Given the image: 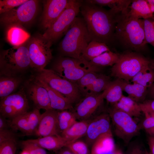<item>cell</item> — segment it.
Returning a JSON list of instances; mask_svg holds the SVG:
<instances>
[{
	"instance_id": "cell-3",
	"label": "cell",
	"mask_w": 154,
	"mask_h": 154,
	"mask_svg": "<svg viewBox=\"0 0 154 154\" xmlns=\"http://www.w3.org/2000/svg\"><path fill=\"white\" fill-rule=\"evenodd\" d=\"M91 41L84 19L77 17L60 42L59 50L64 56L82 59Z\"/></svg>"
},
{
	"instance_id": "cell-6",
	"label": "cell",
	"mask_w": 154,
	"mask_h": 154,
	"mask_svg": "<svg viewBox=\"0 0 154 154\" xmlns=\"http://www.w3.org/2000/svg\"><path fill=\"white\" fill-rule=\"evenodd\" d=\"M62 78L76 83L87 73L98 72L100 67L91 65L84 58L61 56L55 61L52 69Z\"/></svg>"
},
{
	"instance_id": "cell-49",
	"label": "cell",
	"mask_w": 154,
	"mask_h": 154,
	"mask_svg": "<svg viewBox=\"0 0 154 154\" xmlns=\"http://www.w3.org/2000/svg\"><path fill=\"white\" fill-rule=\"evenodd\" d=\"M145 130L149 136L154 137V127Z\"/></svg>"
},
{
	"instance_id": "cell-9",
	"label": "cell",
	"mask_w": 154,
	"mask_h": 154,
	"mask_svg": "<svg viewBox=\"0 0 154 154\" xmlns=\"http://www.w3.org/2000/svg\"><path fill=\"white\" fill-rule=\"evenodd\" d=\"M83 1L70 0L66 8L43 35L52 43L65 34L80 11Z\"/></svg>"
},
{
	"instance_id": "cell-45",
	"label": "cell",
	"mask_w": 154,
	"mask_h": 154,
	"mask_svg": "<svg viewBox=\"0 0 154 154\" xmlns=\"http://www.w3.org/2000/svg\"><path fill=\"white\" fill-rule=\"evenodd\" d=\"M148 144L151 154H154V137L149 136L147 139Z\"/></svg>"
},
{
	"instance_id": "cell-21",
	"label": "cell",
	"mask_w": 154,
	"mask_h": 154,
	"mask_svg": "<svg viewBox=\"0 0 154 154\" xmlns=\"http://www.w3.org/2000/svg\"><path fill=\"white\" fill-rule=\"evenodd\" d=\"M91 119L77 121L70 127L62 132L61 135L69 144L76 141L78 139L85 135Z\"/></svg>"
},
{
	"instance_id": "cell-42",
	"label": "cell",
	"mask_w": 154,
	"mask_h": 154,
	"mask_svg": "<svg viewBox=\"0 0 154 154\" xmlns=\"http://www.w3.org/2000/svg\"><path fill=\"white\" fill-rule=\"evenodd\" d=\"M143 113L145 117L141 128L146 130L154 127V112H144Z\"/></svg>"
},
{
	"instance_id": "cell-26",
	"label": "cell",
	"mask_w": 154,
	"mask_h": 154,
	"mask_svg": "<svg viewBox=\"0 0 154 154\" xmlns=\"http://www.w3.org/2000/svg\"><path fill=\"white\" fill-rule=\"evenodd\" d=\"M21 79L15 76L2 75L0 78L1 99L12 94L19 86Z\"/></svg>"
},
{
	"instance_id": "cell-16",
	"label": "cell",
	"mask_w": 154,
	"mask_h": 154,
	"mask_svg": "<svg viewBox=\"0 0 154 154\" xmlns=\"http://www.w3.org/2000/svg\"><path fill=\"white\" fill-rule=\"evenodd\" d=\"M27 91L31 99L39 109L45 110L52 109L48 92L34 77L28 83Z\"/></svg>"
},
{
	"instance_id": "cell-48",
	"label": "cell",
	"mask_w": 154,
	"mask_h": 154,
	"mask_svg": "<svg viewBox=\"0 0 154 154\" xmlns=\"http://www.w3.org/2000/svg\"><path fill=\"white\" fill-rule=\"evenodd\" d=\"M150 9L153 13H154V0H146Z\"/></svg>"
},
{
	"instance_id": "cell-25",
	"label": "cell",
	"mask_w": 154,
	"mask_h": 154,
	"mask_svg": "<svg viewBox=\"0 0 154 154\" xmlns=\"http://www.w3.org/2000/svg\"><path fill=\"white\" fill-rule=\"evenodd\" d=\"M122 80L123 91L128 94V96L139 103H142L145 100L147 88L137 83L130 84Z\"/></svg>"
},
{
	"instance_id": "cell-10",
	"label": "cell",
	"mask_w": 154,
	"mask_h": 154,
	"mask_svg": "<svg viewBox=\"0 0 154 154\" xmlns=\"http://www.w3.org/2000/svg\"><path fill=\"white\" fill-rule=\"evenodd\" d=\"M37 72L35 78L44 81L69 99L72 103L80 98L81 92L76 83L62 78L52 69L44 68Z\"/></svg>"
},
{
	"instance_id": "cell-34",
	"label": "cell",
	"mask_w": 154,
	"mask_h": 154,
	"mask_svg": "<svg viewBox=\"0 0 154 154\" xmlns=\"http://www.w3.org/2000/svg\"><path fill=\"white\" fill-rule=\"evenodd\" d=\"M99 75L97 72H91L78 80L76 83L80 92L87 95L89 88Z\"/></svg>"
},
{
	"instance_id": "cell-11",
	"label": "cell",
	"mask_w": 154,
	"mask_h": 154,
	"mask_svg": "<svg viewBox=\"0 0 154 154\" xmlns=\"http://www.w3.org/2000/svg\"><path fill=\"white\" fill-rule=\"evenodd\" d=\"M109 114L115 134L128 145L131 139L139 134L140 126L133 117L119 110L113 108Z\"/></svg>"
},
{
	"instance_id": "cell-37",
	"label": "cell",
	"mask_w": 154,
	"mask_h": 154,
	"mask_svg": "<svg viewBox=\"0 0 154 154\" xmlns=\"http://www.w3.org/2000/svg\"><path fill=\"white\" fill-rule=\"evenodd\" d=\"M66 147L74 154H91L87 144L83 141H76L68 144Z\"/></svg>"
},
{
	"instance_id": "cell-1",
	"label": "cell",
	"mask_w": 154,
	"mask_h": 154,
	"mask_svg": "<svg viewBox=\"0 0 154 154\" xmlns=\"http://www.w3.org/2000/svg\"><path fill=\"white\" fill-rule=\"evenodd\" d=\"M91 41L107 44L113 40L116 25V15L102 7L83 1L80 11Z\"/></svg>"
},
{
	"instance_id": "cell-12",
	"label": "cell",
	"mask_w": 154,
	"mask_h": 154,
	"mask_svg": "<svg viewBox=\"0 0 154 154\" xmlns=\"http://www.w3.org/2000/svg\"><path fill=\"white\" fill-rule=\"evenodd\" d=\"M29 107L25 93L21 90L1 99V115L5 118L11 119L27 112Z\"/></svg>"
},
{
	"instance_id": "cell-30",
	"label": "cell",
	"mask_w": 154,
	"mask_h": 154,
	"mask_svg": "<svg viewBox=\"0 0 154 154\" xmlns=\"http://www.w3.org/2000/svg\"><path fill=\"white\" fill-rule=\"evenodd\" d=\"M119 54L109 51L105 52L89 61L92 65L98 67L113 66L117 62Z\"/></svg>"
},
{
	"instance_id": "cell-15",
	"label": "cell",
	"mask_w": 154,
	"mask_h": 154,
	"mask_svg": "<svg viewBox=\"0 0 154 154\" xmlns=\"http://www.w3.org/2000/svg\"><path fill=\"white\" fill-rule=\"evenodd\" d=\"M70 1V0H47L43 1V10L41 24L45 30L60 15Z\"/></svg>"
},
{
	"instance_id": "cell-27",
	"label": "cell",
	"mask_w": 154,
	"mask_h": 154,
	"mask_svg": "<svg viewBox=\"0 0 154 154\" xmlns=\"http://www.w3.org/2000/svg\"><path fill=\"white\" fill-rule=\"evenodd\" d=\"M122 81L121 79L118 78L110 83L104 98L108 103L114 104L119 102L122 97L123 91Z\"/></svg>"
},
{
	"instance_id": "cell-47",
	"label": "cell",
	"mask_w": 154,
	"mask_h": 154,
	"mask_svg": "<svg viewBox=\"0 0 154 154\" xmlns=\"http://www.w3.org/2000/svg\"><path fill=\"white\" fill-rule=\"evenodd\" d=\"M58 151L57 154H74L66 147H63Z\"/></svg>"
},
{
	"instance_id": "cell-35",
	"label": "cell",
	"mask_w": 154,
	"mask_h": 154,
	"mask_svg": "<svg viewBox=\"0 0 154 154\" xmlns=\"http://www.w3.org/2000/svg\"><path fill=\"white\" fill-rule=\"evenodd\" d=\"M27 115L32 134H35L38 127L41 115L40 110L36 108L31 111L27 112Z\"/></svg>"
},
{
	"instance_id": "cell-46",
	"label": "cell",
	"mask_w": 154,
	"mask_h": 154,
	"mask_svg": "<svg viewBox=\"0 0 154 154\" xmlns=\"http://www.w3.org/2000/svg\"><path fill=\"white\" fill-rule=\"evenodd\" d=\"M4 117L0 115V130L7 129V124Z\"/></svg>"
},
{
	"instance_id": "cell-52",
	"label": "cell",
	"mask_w": 154,
	"mask_h": 154,
	"mask_svg": "<svg viewBox=\"0 0 154 154\" xmlns=\"http://www.w3.org/2000/svg\"><path fill=\"white\" fill-rule=\"evenodd\" d=\"M20 154H30V153L27 151L23 149V150Z\"/></svg>"
},
{
	"instance_id": "cell-40",
	"label": "cell",
	"mask_w": 154,
	"mask_h": 154,
	"mask_svg": "<svg viewBox=\"0 0 154 154\" xmlns=\"http://www.w3.org/2000/svg\"><path fill=\"white\" fill-rule=\"evenodd\" d=\"M17 149V144L15 138L0 143V154H15Z\"/></svg>"
},
{
	"instance_id": "cell-38",
	"label": "cell",
	"mask_w": 154,
	"mask_h": 154,
	"mask_svg": "<svg viewBox=\"0 0 154 154\" xmlns=\"http://www.w3.org/2000/svg\"><path fill=\"white\" fill-rule=\"evenodd\" d=\"M28 0H0V14L8 11L16 7L19 6Z\"/></svg>"
},
{
	"instance_id": "cell-31",
	"label": "cell",
	"mask_w": 154,
	"mask_h": 154,
	"mask_svg": "<svg viewBox=\"0 0 154 154\" xmlns=\"http://www.w3.org/2000/svg\"><path fill=\"white\" fill-rule=\"evenodd\" d=\"M74 112L64 110L58 112L57 116L58 127L61 133L74 123L76 121Z\"/></svg>"
},
{
	"instance_id": "cell-54",
	"label": "cell",
	"mask_w": 154,
	"mask_h": 154,
	"mask_svg": "<svg viewBox=\"0 0 154 154\" xmlns=\"http://www.w3.org/2000/svg\"><path fill=\"white\" fill-rule=\"evenodd\" d=\"M153 19V29L154 31V17H153L152 18Z\"/></svg>"
},
{
	"instance_id": "cell-22",
	"label": "cell",
	"mask_w": 154,
	"mask_h": 154,
	"mask_svg": "<svg viewBox=\"0 0 154 154\" xmlns=\"http://www.w3.org/2000/svg\"><path fill=\"white\" fill-rule=\"evenodd\" d=\"M113 105L114 108L126 113L132 117H139L142 112L139 103L128 96L123 95L119 102Z\"/></svg>"
},
{
	"instance_id": "cell-50",
	"label": "cell",
	"mask_w": 154,
	"mask_h": 154,
	"mask_svg": "<svg viewBox=\"0 0 154 154\" xmlns=\"http://www.w3.org/2000/svg\"><path fill=\"white\" fill-rule=\"evenodd\" d=\"M150 88V95L153 99H154V83Z\"/></svg>"
},
{
	"instance_id": "cell-39",
	"label": "cell",
	"mask_w": 154,
	"mask_h": 154,
	"mask_svg": "<svg viewBox=\"0 0 154 154\" xmlns=\"http://www.w3.org/2000/svg\"><path fill=\"white\" fill-rule=\"evenodd\" d=\"M21 144L23 149L27 151L30 154H47L45 149L28 140L23 141Z\"/></svg>"
},
{
	"instance_id": "cell-19",
	"label": "cell",
	"mask_w": 154,
	"mask_h": 154,
	"mask_svg": "<svg viewBox=\"0 0 154 154\" xmlns=\"http://www.w3.org/2000/svg\"><path fill=\"white\" fill-rule=\"evenodd\" d=\"M28 140L45 149L50 151H58L69 144V143L60 135L48 136Z\"/></svg>"
},
{
	"instance_id": "cell-41",
	"label": "cell",
	"mask_w": 154,
	"mask_h": 154,
	"mask_svg": "<svg viewBox=\"0 0 154 154\" xmlns=\"http://www.w3.org/2000/svg\"><path fill=\"white\" fill-rule=\"evenodd\" d=\"M125 154H145L146 148L139 142H134L130 143Z\"/></svg>"
},
{
	"instance_id": "cell-4",
	"label": "cell",
	"mask_w": 154,
	"mask_h": 154,
	"mask_svg": "<svg viewBox=\"0 0 154 154\" xmlns=\"http://www.w3.org/2000/svg\"><path fill=\"white\" fill-rule=\"evenodd\" d=\"M27 40L18 46H14L1 52V75L15 76L30 67Z\"/></svg>"
},
{
	"instance_id": "cell-36",
	"label": "cell",
	"mask_w": 154,
	"mask_h": 154,
	"mask_svg": "<svg viewBox=\"0 0 154 154\" xmlns=\"http://www.w3.org/2000/svg\"><path fill=\"white\" fill-rule=\"evenodd\" d=\"M145 39L147 43L154 47V31L153 21L150 19H143Z\"/></svg>"
},
{
	"instance_id": "cell-7",
	"label": "cell",
	"mask_w": 154,
	"mask_h": 154,
	"mask_svg": "<svg viewBox=\"0 0 154 154\" xmlns=\"http://www.w3.org/2000/svg\"><path fill=\"white\" fill-rule=\"evenodd\" d=\"M52 43L43 35L37 34L27 40L30 67L37 72L45 68L52 58Z\"/></svg>"
},
{
	"instance_id": "cell-13",
	"label": "cell",
	"mask_w": 154,
	"mask_h": 154,
	"mask_svg": "<svg viewBox=\"0 0 154 154\" xmlns=\"http://www.w3.org/2000/svg\"><path fill=\"white\" fill-rule=\"evenodd\" d=\"M106 88L101 93L87 95L77 105L74 113L77 119L86 120L90 118L101 105L107 93Z\"/></svg>"
},
{
	"instance_id": "cell-23",
	"label": "cell",
	"mask_w": 154,
	"mask_h": 154,
	"mask_svg": "<svg viewBox=\"0 0 154 154\" xmlns=\"http://www.w3.org/2000/svg\"><path fill=\"white\" fill-rule=\"evenodd\" d=\"M128 12L132 17L146 19L153 17L146 0H133L128 8Z\"/></svg>"
},
{
	"instance_id": "cell-44",
	"label": "cell",
	"mask_w": 154,
	"mask_h": 154,
	"mask_svg": "<svg viewBox=\"0 0 154 154\" xmlns=\"http://www.w3.org/2000/svg\"><path fill=\"white\" fill-rule=\"evenodd\" d=\"M15 138L13 132L7 129L0 130V143Z\"/></svg>"
},
{
	"instance_id": "cell-2",
	"label": "cell",
	"mask_w": 154,
	"mask_h": 154,
	"mask_svg": "<svg viewBox=\"0 0 154 154\" xmlns=\"http://www.w3.org/2000/svg\"><path fill=\"white\" fill-rule=\"evenodd\" d=\"M128 9L116 15L114 38L125 47L141 51L145 48L147 44L145 36L143 19L131 17Z\"/></svg>"
},
{
	"instance_id": "cell-29",
	"label": "cell",
	"mask_w": 154,
	"mask_h": 154,
	"mask_svg": "<svg viewBox=\"0 0 154 154\" xmlns=\"http://www.w3.org/2000/svg\"><path fill=\"white\" fill-rule=\"evenodd\" d=\"M109 51H110V48L106 44L91 41L88 44L82 57L89 62L103 53Z\"/></svg>"
},
{
	"instance_id": "cell-20",
	"label": "cell",
	"mask_w": 154,
	"mask_h": 154,
	"mask_svg": "<svg viewBox=\"0 0 154 154\" xmlns=\"http://www.w3.org/2000/svg\"><path fill=\"white\" fill-rule=\"evenodd\" d=\"M114 141L112 133L104 135L93 144L91 154H110L116 150Z\"/></svg>"
},
{
	"instance_id": "cell-43",
	"label": "cell",
	"mask_w": 154,
	"mask_h": 154,
	"mask_svg": "<svg viewBox=\"0 0 154 154\" xmlns=\"http://www.w3.org/2000/svg\"><path fill=\"white\" fill-rule=\"evenodd\" d=\"M139 104L142 112H154V99L145 100L143 103Z\"/></svg>"
},
{
	"instance_id": "cell-5",
	"label": "cell",
	"mask_w": 154,
	"mask_h": 154,
	"mask_svg": "<svg viewBox=\"0 0 154 154\" xmlns=\"http://www.w3.org/2000/svg\"><path fill=\"white\" fill-rule=\"evenodd\" d=\"M154 64V60L136 53L127 52L119 54V59L111 69V75L129 82L143 69Z\"/></svg>"
},
{
	"instance_id": "cell-28",
	"label": "cell",
	"mask_w": 154,
	"mask_h": 154,
	"mask_svg": "<svg viewBox=\"0 0 154 154\" xmlns=\"http://www.w3.org/2000/svg\"><path fill=\"white\" fill-rule=\"evenodd\" d=\"M30 37L29 34L21 27L14 26L9 28L7 38L13 46H18L27 40Z\"/></svg>"
},
{
	"instance_id": "cell-33",
	"label": "cell",
	"mask_w": 154,
	"mask_h": 154,
	"mask_svg": "<svg viewBox=\"0 0 154 154\" xmlns=\"http://www.w3.org/2000/svg\"><path fill=\"white\" fill-rule=\"evenodd\" d=\"M111 82L109 77L99 74L89 88L87 95L98 94L103 92L106 89Z\"/></svg>"
},
{
	"instance_id": "cell-53",
	"label": "cell",
	"mask_w": 154,
	"mask_h": 154,
	"mask_svg": "<svg viewBox=\"0 0 154 154\" xmlns=\"http://www.w3.org/2000/svg\"><path fill=\"white\" fill-rule=\"evenodd\" d=\"M145 154H151L150 152H149L146 149L145 151Z\"/></svg>"
},
{
	"instance_id": "cell-51",
	"label": "cell",
	"mask_w": 154,
	"mask_h": 154,
	"mask_svg": "<svg viewBox=\"0 0 154 154\" xmlns=\"http://www.w3.org/2000/svg\"><path fill=\"white\" fill-rule=\"evenodd\" d=\"M114 154H123V153L120 149H116Z\"/></svg>"
},
{
	"instance_id": "cell-8",
	"label": "cell",
	"mask_w": 154,
	"mask_h": 154,
	"mask_svg": "<svg viewBox=\"0 0 154 154\" xmlns=\"http://www.w3.org/2000/svg\"><path fill=\"white\" fill-rule=\"evenodd\" d=\"M39 1L28 0L12 9L0 14L1 24L9 28L14 26L28 25L33 21L37 14Z\"/></svg>"
},
{
	"instance_id": "cell-32",
	"label": "cell",
	"mask_w": 154,
	"mask_h": 154,
	"mask_svg": "<svg viewBox=\"0 0 154 154\" xmlns=\"http://www.w3.org/2000/svg\"><path fill=\"white\" fill-rule=\"evenodd\" d=\"M27 112L11 119L10 125L14 129L20 131L26 135H31L32 134L28 120Z\"/></svg>"
},
{
	"instance_id": "cell-24",
	"label": "cell",
	"mask_w": 154,
	"mask_h": 154,
	"mask_svg": "<svg viewBox=\"0 0 154 154\" xmlns=\"http://www.w3.org/2000/svg\"><path fill=\"white\" fill-rule=\"evenodd\" d=\"M87 2L97 5L101 7H108L110 11L116 15L127 10L131 4V0H87Z\"/></svg>"
},
{
	"instance_id": "cell-14",
	"label": "cell",
	"mask_w": 154,
	"mask_h": 154,
	"mask_svg": "<svg viewBox=\"0 0 154 154\" xmlns=\"http://www.w3.org/2000/svg\"><path fill=\"white\" fill-rule=\"evenodd\" d=\"M110 121L109 114H106L91 119L85 135L86 142L88 144L92 145L102 135L112 133Z\"/></svg>"
},
{
	"instance_id": "cell-17",
	"label": "cell",
	"mask_w": 154,
	"mask_h": 154,
	"mask_svg": "<svg viewBox=\"0 0 154 154\" xmlns=\"http://www.w3.org/2000/svg\"><path fill=\"white\" fill-rule=\"evenodd\" d=\"M58 110L51 109L41 114L39 123L35 134L39 137L59 135L58 127Z\"/></svg>"
},
{
	"instance_id": "cell-18",
	"label": "cell",
	"mask_w": 154,
	"mask_h": 154,
	"mask_svg": "<svg viewBox=\"0 0 154 154\" xmlns=\"http://www.w3.org/2000/svg\"><path fill=\"white\" fill-rule=\"evenodd\" d=\"M34 78L47 90L50 100L51 107L52 109L61 111L72 108V103L69 99L50 88L43 81Z\"/></svg>"
}]
</instances>
